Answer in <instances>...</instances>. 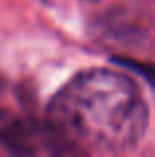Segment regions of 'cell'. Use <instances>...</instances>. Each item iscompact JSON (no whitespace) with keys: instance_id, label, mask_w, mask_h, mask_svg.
I'll return each mask as SVG.
<instances>
[{"instance_id":"1","label":"cell","mask_w":155,"mask_h":157,"mask_svg":"<svg viewBox=\"0 0 155 157\" xmlns=\"http://www.w3.org/2000/svg\"><path fill=\"white\" fill-rule=\"evenodd\" d=\"M60 139L88 151H125L147 127V104L125 74L93 68L74 76L48 105Z\"/></svg>"}]
</instances>
